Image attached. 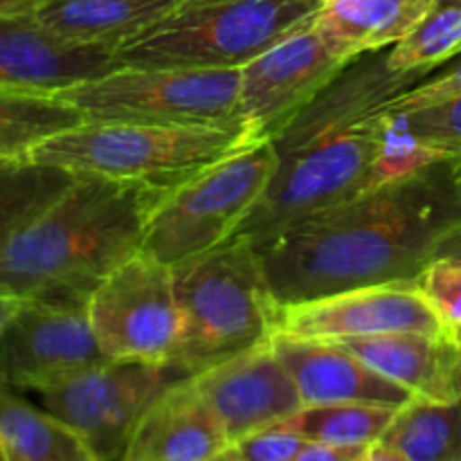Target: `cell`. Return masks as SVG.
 Listing matches in <instances>:
<instances>
[{"label":"cell","mask_w":461,"mask_h":461,"mask_svg":"<svg viewBox=\"0 0 461 461\" xmlns=\"http://www.w3.org/2000/svg\"><path fill=\"white\" fill-rule=\"evenodd\" d=\"M230 446L210 405L180 378L142 414L117 461H207Z\"/></svg>","instance_id":"17"},{"label":"cell","mask_w":461,"mask_h":461,"mask_svg":"<svg viewBox=\"0 0 461 461\" xmlns=\"http://www.w3.org/2000/svg\"><path fill=\"white\" fill-rule=\"evenodd\" d=\"M322 0H180L115 50L117 66L241 70L309 25Z\"/></svg>","instance_id":"6"},{"label":"cell","mask_w":461,"mask_h":461,"mask_svg":"<svg viewBox=\"0 0 461 461\" xmlns=\"http://www.w3.org/2000/svg\"><path fill=\"white\" fill-rule=\"evenodd\" d=\"M207 461H239V457H237V455H234L232 448H228V450H225V453L216 455V457H212V459H207Z\"/></svg>","instance_id":"37"},{"label":"cell","mask_w":461,"mask_h":461,"mask_svg":"<svg viewBox=\"0 0 461 461\" xmlns=\"http://www.w3.org/2000/svg\"><path fill=\"white\" fill-rule=\"evenodd\" d=\"M0 457L12 461H104L68 423L0 383Z\"/></svg>","instance_id":"21"},{"label":"cell","mask_w":461,"mask_h":461,"mask_svg":"<svg viewBox=\"0 0 461 461\" xmlns=\"http://www.w3.org/2000/svg\"><path fill=\"white\" fill-rule=\"evenodd\" d=\"M459 3H461V0H459Z\"/></svg>","instance_id":"40"},{"label":"cell","mask_w":461,"mask_h":461,"mask_svg":"<svg viewBox=\"0 0 461 461\" xmlns=\"http://www.w3.org/2000/svg\"><path fill=\"white\" fill-rule=\"evenodd\" d=\"M264 142L241 124L153 126L84 122L41 144L32 160L72 176L138 183L169 192L221 160Z\"/></svg>","instance_id":"5"},{"label":"cell","mask_w":461,"mask_h":461,"mask_svg":"<svg viewBox=\"0 0 461 461\" xmlns=\"http://www.w3.org/2000/svg\"><path fill=\"white\" fill-rule=\"evenodd\" d=\"M399 410L401 408L367 403L304 405L293 417L279 421L275 428L295 432L306 441L363 448V446L383 439Z\"/></svg>","instance_id":"25"},{"label":"cell","mask_w":461,"mask_h":461,"mask_svg":"<svg viewBox=\"0 0 461 461\" xmlns=\"http://www.w3.org/2000/svg\"><path fill=\"white\" fill-rule=\"evenodd\" d=\"M383 441L410 461H461V396L450 403L412 399L394 414Z\"/></svg>","instance_id":"24"},{"label":"cell","mask_w":461,"mask_h":461,"mask_svg":"<svg viewBox=\"0 0 461 461\" xmlns=\"http://www.w3.org/2000/svg\"><path fill=\"white\" fill-rule=\"evenodd\" d=\"M448 338L453 340V345L457 347L459 356H461V324H455V327H448Z\"/></svg>","instance_id":"36"},{"label":"cell","mask_w":461,"mask_h":461,"mask_svg":"<svg viewBox=\"0 0 461 461\" xmlns=\"http://www.w3.org/2000/svg\"><path fill=\"white\" fill-rule=\"evenodd\" d=\"M241 70L122 66L61 90L86 122L153 126L241 124Z\"/></svg>","instance_id":"8"},{"label":"cell","mask_w":461,"mask_h":461,"mask_svg":"<svg viewBox=\"0 0 461 461\" xmlns=\"http://www.w3.org/2000/svg\"><path fill=\"white\" fill-rule=\"evenodd\" d=\"M304 441L295 432L273 426L234 441L230 448L234 450L239 461H293Z\"/></svg>","instance_id":"29"},{"label":"cell","mask_w":461,"mask_h":461,"mask_svg":"<svg viewBox=\"0 0 461 461\" xmlns=\"http://www.w3.org/2000/svg\"><path fill=\"white\" fill-rule=\"evenodd\" d=\"M354 59L311 21L241 68V120L259 140H275Z\"/></svg>","instance_id":"11"},{"label":"cell","mask_w":461,"mask_h":461,"mask_svg":"<svg viewBox=\"0 0 461 461\" xmlns=\"http://www.w3.org/2000/svg\"><path fill=\"white\" fill-rule=\"evenodd\" d=\"M453 171H455V180H457L459 185V192H461V153L453 158Z\"/></svg>","instance_id":"38"},{"label":"cell","mask_w":461,"mask_h":461,"mask_svg":"<svg viewBox=\"0 0 461 461\" xmlns=\"http://www.w3.org/2000/svg\"><path fill=\"white\" fill-rule=\"evenodd\" d=\"M354 461H410L405 457L403 453H399V450L394 448V446L385 444L383 439L374 441V444L365 446L363 450L358 453V457Z\"/></svg>","instance_id":"32"},{"label":"cell","mask_w":461,"mask_h":461,"mask_svg":"<svg viewBox=\"0 0 461 461\" xmlns=\"http://www.w3.org/2000/svg\"><path fill=\"white\" fill-rule=\"evenodd\" d=\"M273 349L286 365L304 405L367 403L403 408L412 396L338 342L273 336Z\"/></svg>","instance_id":"16"},{"label":"cell","mask_w":461,"mask_h":461,"mask_svg":"<svg viewBox=\"0 0 461 461\" xmlns=\"http://www.w3.org/2000/svg\"><path fill=\"white\" fill-rule=\"evenodd\" d=\"M223 426L230 444L277 426L304 408L273 342L255 347L189 378Z\"/></svg>","instance_id":"14"},{"label":"cell","mask_w":461,"mask_h":461,"mask_svg":"<svg viewBox=\"0 0 461 461\" xmlns=\"http://www.w3.org/2000/svg\"><path fill=\"white\" fill-rule=\"evenodd\" d=\"M385 333H448L417 282L381 284L277 306L275 336L347 342Z\"/></svg>","instance_id":"13"},{"label":"cell","mask_w":461,"mask_h":461,"mask_svg":"<svg viewBox=\"0 0 461 461\" xmlns=\"http://www.w3.org/2000/svg\"><path fill=\"white\" fill-rule=\"evenodd\" d=\"M86 309L104 358L169 367L183 336L171 266L140 250L95 288Z\"/></svg>","instance_id":"9"},{"label":"cell","mask_w":461,"mask_h":461,"mask_svg":"<svg viewBox=\"0 0 461 461\" xmlns=\"http://www.w3.org/2000/svg\"><path fill=\"white\" fill-rule=\"evenodd\" d=\"M75 180L77 176L32 158H0V255Z\"/></svg>","instance_id":"22"},{"label":"cell","mask_w":461,"mask_h":461,"mask_svg":"<svg viewBox=\"0 0 461 461\" xmlns=\"http://www.w3.org/2000/svg\"><path fill=\"white\" fill-rule=\"evenodd\" d=\"M428 75L390 70L383 52L360 54L273 140V183L234 237L264 241L288 225L405 178L387 104Z\"/></svg>","instance_id":"2"},{"label":"cell","mask_w":461,"mask_h":461,"mask_svg":"<svg viewBox=\"0 0 461 461\" xmlns=\"http://www.w3.org/2000/svg\"><path fill=\"white\" fill-rule=\"evenodd\" d=\"M417 286L446 329L461 324V261L437 257L419 275Z\"/></svg>","instance_id":"28"},{"label":"cell","mask_w":461,"mask_h":461,"mask_svg":"<svg viewBox=\"0 0 461 461\" xmlns=\"http://www.w3.org/2000/svg\"><path fill=\"white\" fill-rule=\"evenodd\" d=\"M106 360L84 304L21 300L0 336V383L45 392Z\"/></svg>","instance_id":"12"},{"label":"cell","mask_w":461,"mask_h":461,"mask_svg":"<svg viewBox=\"0 0 461 461\" xmlns=\"http://www.w3.org/2000/svg\"><path fill=\"white\" fill-rule=\"evenodd\" d=\"M180 0H45L32 16L61 39L117 50L167 16Z\"/></svg>","instance_id":"19"},{"label":"cell","mask_w":461,"mask_h":461,"mask_svg":"<svg viewBox=\"0 0 461 461\" xmlns=\"http://www.w3.org/2000/svg\"><path fill=\"white\" fill-rule=\"evenodd\" d=\"M363 448H347V446L322 444V441H304V446H302L293 461H354Z\"/></svg>","instance_id":"31"},{"label":"cell","mask_w":461,"mask_h":461,"mask_svg":"<svg viewBox=\"0 0 461 461\" xmlns=\"http://www.w3.org/2000/svg\"><path fill=\"white\" fill-rule=\"evenodd\" d=\"M176 381L165 365L102 360L41 392V408L79 432L104 461H117L142 414Z\"/></svg>","instance_id":"10"},{"label":"cell","mask_w":461,"mask_h":461,"mask_svg":"<svg viewBox=\"0 0 461 461\" xmlns=\"http://www.w3.org/2000/svg\"><path fill=\"white\" fill-rule=\"evenodd\" d=\"M461 225L453 160H441L252 241L277 304L381 284L417 282Z\"/></svg>","instance_id":"1"},{"label":"cell","mask_w":461,"mask_h":461,"mask_svg":"<svg viewBox=\"0 0 461 461\" xmlns=\"http://www.w3.org/2000/svg\"><path fill=\"white\" fill-rule=\"evenodd\" d=\"M277 165L273 140H264L165 192L149 216L142 252L174 268L228 241L273 183Z\"/></svg>","instance_id":"7"},{"label":"cell","mask_w":461,"mask_h":461,"mask_svg":"<svg viewBox=\"0 0 461 461\" xmlns=\"http://www.w3.org/2000/svg\"><path fill=\"white\" fill-rule=\"evenodd\" d=\"M18 306H21V300H16V297L0 293V336H3L5 327H7V322L12 320V315L16 313Z\"/></svg>","instance_id":"35"},{"label":"cell","mask_w":461,"mask_h":461,"mask_svg":"<svg viewBox=\"0 0 461 461\" xmlns=\"http://www.w3.org/2000/svg\"><path fill=\"white\" fill-rule=\"evenodd\" d=\"M162 194L138 183L77 176L0 255V293L86 306L113 270L142 250Z\"/></svg>","instance_id":"3"},{"label":"cell","mask_w":461,"mask_h":461,"mask_svg":"<svg viewBox=\"0 0 461 461\" xmlns=\"http://www.w3.org/2000/svg\"><path fill=\"white\" fill-rule=\"evenodd\" d=\"M403 133L421 147L455 158L461 153V95L426 106L390 111Z\"/></svg>","instance_id":"27"},{"label":"cell","mask_w":461,"mask_h":461,"mask_svg":"<svg viewBox=\"0 0 461 461\" xmlns=\"http://www.w3.org/2000/svg\"><path fill=\"white\" fill-rule=\"evenodd\" d=\"M115 68V50L61 39L32 14L0 16V93L59 95Z\"/></svg>","instance_id":"15"},{"label":"cell","mask_w":461,"mask_h":461,"mask_svg":"<svg viewBox=\"0 0 461 461\" xmlns=\"http://www.w3.org/2000/svg\"><path fill=\"white\" fill-rule=\"evenodd\" d=\"M45 0H0V16H21L32 14Z\"/></svg>","instance_id":"34"},{"label":"cell","mask_w":461,"mask_h":461,"mask_svg":"<svg viewBox=\"0 0 461 461\" xmlns=\"http://www.w3.org/2000/svg\"><path fill=\"white\" fill-rule=\"evenodd\" d=\"M461 54V3L439 0L430 14L405 36L385 50V63L399 75L423 72L453 61Z\"/></svg>","instance_id":"26"},{"label":"cell","mask_w":461,"mask_h":461,"mask_svg":"<svg viewBox=\"0 0 461 461\" xmlns=\"http://www.w3.org/2000/svg\"><path fill=\"white\" fill-rule=\"evenodd\" d=\"M84 122L86 117L57 95L0 93V158H30L41 144Z\"/></svg>","instance_id":"23"},{"label":"cell","mask_w":461,"mask_h":461,"mask_svg":"<svg viewBox=\"0 0 461 461\" xmlns=\"http://www.w3.org/2000/svg\"><path fill=\"white\" fill-rule=\"evenodd\" d=\"M0 461H12V459H7V457H0Z\"/></svg>","instance_id":"39"},{"label":"cell","mask_w":461,"mask_h":461,"mask_svg":"<svg viewBox=\"0 0 461 461\" xmlns=\"http://www.w3.org/2000/svg\"><path fill=\"white\" fill-rule=\"evenodd\" d=\"M437 257H448V259L461 261V225L450 230V232L441 239L439 246H437L435 250V259Z\"/></svg>","instance_id":"33"},{"label":"cell","mask_w":461,"mask_h":461,"mask_svg":"<svg viewBox=\"0 0 461 461\" xmlns=\"http://www.w3.org/2000/svg\"><path fill=\"white\" fill-rule=\"evenodd\" d=\"M461 95V54L453 59L446 70L437 72V75L428 77V79L419 81L412 88L403 90L401 95L392 97L387 104L390 111H403V108L414 106H426V104L444 102V99L459 97Z\"/></svg>","instance_id":"30"},{"label":"cell","mask_w":461,"mask_h":461,"mask_svg":"<svg viewBox=\"0 0 461 461\" xmlns=\"http://www.w3.org/2000/svg\"><path fill=\"white\" fill-rule=\"evenodd\" d=\"M174 282L183 336L169 369L180 378L196 376L273 340L279 304L248 237H230L174 266Z\"/></svg>","instance_id":"4"},{"label":"cell","mask_w":461,"mask_h":461,"mask_svg":"<svg viewBox=\"0 0 461 461\" xmlns=\"http://www.w3.org/2000/svg\"><path fill=\"white\" fill-rule=\"evenodd\" d=\"M439 0H322L315 30L354 57L403 41Z\"/></svg>","instance_id":"20"},{"label":"cell","mask_w":461,"mask_h":461,"mask_svg":"<svg viewBox=\"0 0 461 461\" xmlns=\"http://www.w3.org/2000/svg\"><path fill=\"white\" fill-rule=\"evenodd\" d=\"M338 345L403 387L412 399L450 403L461 396V356L448 333H385Z\"/></svg>","instance_id":"18"}]
</instances>
